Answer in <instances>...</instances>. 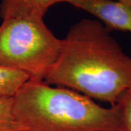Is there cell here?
Wrapping results in <instances>:
<instances>
[{
    "label": "cell",
    "mask_w": 131,
    "mask_h": 131,
    "mask_svg": "<svg viewBox=\"0 0 131 131\" xmlns=\"http://www.w3.org/2000/svg\"><path fill=\"white\" fill-rule=\"evenodd\" d=\"M44 82L114 106L131 88V58L99 20L82 19L61 39Z\"/></svg>",
    "instance_id": "obj_1"
},
{
    "label": "cell",
    "mask_w": 131,
    "mask_h": 131,
    "mask_svg": "<svg viewBox=\"0 0 131 131\" xmlns=\"http://www.w3.org/2000/svg\"><path fill=\"white\" fill-rule=\"evenodd\" d=\"M24 131H121L116 105L103 107L77 91L28 80L13 97Z\"/></svg>",
    "instance_id": "obj_2"
},
{
    "label": "cell",
    "mask_w": 131,
    "mask_h": 131,
    "mask_svg": "<svg viewBox=\"0 0 131 131\" xmlns=\"http://www.w3.org/2000/svg\"><path fill=\"white\" fill-rule=\"evenodd\" d=\"M61 48V39L44 20L9 18L0 24V66L21 71L29 80L44 81Z\"/></svg>",
    "instance_id": "obj_3"
},
{
    "label": "cell",
    "mask_w": 131,
    "mask_h": 131,
    "mask_svg": "<svg viewBox=\"0 0 131 131\" xmlns=\"http://www.w3.org/2000/svg\"><path fill=\"white\" fill-rule=\"evenodd\" d=\"M66 3L93 15L108 31L131 32V7L114 0H66Z\"/></svg>",
    "instance_id": "obj_4"
},
{
    "label": "cell",
    "mask_w": 131,
    "mask_h": 131,
    "mask_svg": "<svg viewBox=\"0 0 131 131\" xmlns=\"http://www.w3.org/2000/svg\"><path fill=\"white\" fill-rule=\"evenodd\" d=\"M66 0H1L0 18L43 20L52 5Z\"/></svg>",
    "instance_id": "obj_5"
},
{
    "label": "cell",
    "mask_w": 131,
    "mask_h": 131,
    "mask_svg": "<svg viewBox=\"0 0 131 131\" xmlns=\"http://www.w3.org/2000/svg\"><path fill=\"white\" fill-rule=\"evenodd\" d=\"M28 80V74L21 71L0 66V97H13Z\"/></svg>",
    "instance_id": "obj_6"
},
{
    "label": "cell",
    "mask_w": 131,
    "mask_h": 131,
    "mask_svg": "<svg viewBox=\"0 0 131 131\" xmlns=\"http://www.w3.org/2000/svg\"><path fill=\"white\" fill-rule=\"evenodd\" d=\"M0 131H24L13 109V97H0Z\"/></svg>",
    "instance_id": "obj_7"
},
{
    "label": "cell",
    "mask_w": 131,
    "mask_h": 131,
    "mask_svg": "<svg viewBox=\"0 0 131 131\" xmlns=\"http://www.w3.org/2000/svg\"><path fill=\"white\" fill-rule=\"evenodd\" d=\"M121 131H131V88L123 92L117 103Z\"/></svg>",
    "instance_id": "obj_8"
},
{
    "label": "cell",
    "mask_w": 131,
    "mask_h": 131,
    "mask_svg": "<svg viewBox=\"0 0 131 131\" xmlns=\"http://www.w3.org/2000/svg\"><path fill=\"white\" fill-rule=\"evenodd\" d=\"M114 1H117L119 2H122L123 4L127 5H129L131 7V0H114Z\"/></svg>",
    "instance_id": "obj_9"
}]
</instances>
